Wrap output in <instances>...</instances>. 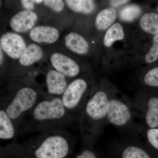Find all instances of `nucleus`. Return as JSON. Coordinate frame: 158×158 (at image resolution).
I'll list each match as a JSON object with an SVG mask.
<instances>
[{"label": "nucleus", "instance_id": "f257e3e1", "mask_svg": "<svg viewBox=\"0 0 158 158\" xmlns=\"http://www.w3.org/2000/svg\"><path fill=\"white\" fill-rule=\"evenodd\" d=\"M76 119L66 110L62 99L55 97L37 102L23 117L18 128L21 126L20 132L25 133L64 130Z\"/></svg>", "mask_w": 158, "mask_h": 158}, {"label": "nucleus", "instance_id": "f03ea898", "mask_svg": "<svg viewBox=\"0 0 158 158\" xmlns=\"http://www.w3.org/2000/svg\"><path fill=\"white\" fill-rule=\"evenodd\" d=\"M109 102L107 94L98 90L85 104L78 120L81 135L85 144H94L100 135L107 120Z\"/></svg>", "mask_w": 158, "mask_h": 158}, {"label": "nucleus", "instance_id": "7ed1b4c3", "mask_svg": "<svg viewBox=\"0 0 158 158\" xmlns=\"http://www.w3.org/2000/svg\"><path fill=\"white\" fill-rule=\"evenodd\" d=\"M75 141L64 130H50L29 138L21 147L32 150L35 158H65Z\"/></svg>", "mask_w": 158, "mask_h": 158}, {"label": "nucleus", "instance_id": "20e7f679", "mask_svg": "<svg viewBox=\"0 0 158 158\" xmlns=\"http://www.w3.org/2000/svg\"><path fill=\"white\" fill-rule=\"evenodd\" d=\"M37 98L36 90L29 87H24L18 90L11 101L2 105L1 108L6 111L17 129L23 117L37 103Z\"/></svg>", "mask_w": 158, "mask_h": 158}, {"label": "nucleus", "instance_id": "39448f33", "mask_svg": "<svg viewBox=\"0 0 158 158\" xmlns=\"http://www.w3.org/2000/svg\"><path fill=\"white\" fill-rule=\"evenodd\" d=\"M87 87V82L84 79L74 80L67 86L61 98L67 111L78 119L83 109L81 102Z\"/></svg>", "mask_w": 158, "mask_h": 158}, {"label": "nucleus", "instance_id": "423d86ee", "mask_svg": "<svg viewBox=\"0 0 158 158\" xmlns=\"http://www.w3.org/2000/svg\"><path fill=\"white\" fill-rule=\"evenodd\" d=\"M131 109L127 104L116 98L110 99L107 121L114 125L123 127L131 119Z\"/></svg>", "mask_w": 158, "mask_h": 158}, {"label": "nucleus", "instance_id": "0eeeda50", "mask_svg": "<svg viewBox=\"0 0 158 158\" xmlns=\"http://www.w3.org/2000/svg\"><path fill=\"white\" fill-rule=\"evenodd\" d=\"M1 47L9 57L14 59L20 58L26 48L24 40L19 34L7 33L0 40Z\"/></svg>", "mask_w": 158, "mask_h": 158}, {"label": "nucleus", "instance_id": "6e6552de", "mask_svg": "<svg viewBox=\"0 0 158 158\" xmlns=\"http://www.w3.org/2000/svg\"><path fill=\"white\" fill-rule=\"evenodd\" d=\"M50 59L54 68L65 77H72L76 76L80 72V68L76 62L63 54L54 53Z\"/></svg>", "mask_w": 158, "mask_h": 158}, {"label": "nucleus", "instance_id": "1a4fd4ad", "mask_svg": "<svg viewBox=\"0 0 158 158\" xmlns=\"http://www.w3.org/2000/svg\"><path fill=\"white\" fill-rule=\"evenodd\" d=\"M38 19L37 15L31 10H23L10 20L11 28L18 33H24L33 29Z\"/></svg>", "mask_w": 158, "mask_h": 158}, {"label": "nucleus", "instance_id": "9d476101", "mask_svg": "<svg viewBox=\"0 0 158 158\" xmlns=\"http://www.w3.org/2000/svg\"><path fill=\"white\" fill-rule=\"evenodd\" d=\"M18 134L17 128L6 111L0 109V140L1 142L15 144Z\"/></svg>", "mask_w": 158, "mask_h": 158}, {"label": "nucleus", "instance_id": "9b49d317", "mask_svg": "<svg viewBox=\"0 0 158 158\" xmlns=\"http://www.w3.org/2000/svg\"><path fill=\"white\" fill-rule=\"evenodd\" d=\"M30 37L36 42L52 44L58 40L59 34L58 30L53 27L38 26L31 30Z\"/></svg>", "mask_w": 158, "mask_h": 158}, {"label": "nucleus", "instance_id": "f8f14e48", "mask_svg": "<svg viewBox=\"0 0 158 158\" xmlns=\"http://www.w3.org/2000/svg\"><path fill=\"white\" fill-rule=\"evenodd\" d=\"M46 83L49 93L54 95L63 94L68 86L65 76L53 70L47 75Z\"/></svg>", "mask_w": 158, "mask_h": 158}, {"label": "nucleus", "instance_id": "ddd939ff", "mask_svg": "<svg viewBox=\"0 0 158 158\" xmlns=\"http://www.w3.org/2000/svg\"><path fill=\"white\" fill-rule=\"evenodd\" d=\"M65 40L66 47L74 52L81 55L88 52L89 49L88 42L77 33H69L65 37Z\"/></svg>", "mask_w": 158, "mask_h": 158}, {"label": "nucleus", "instance_id": "4468645a", "mask_svg": "<svg viewBox=\"0 0 158 158\" xmlns=\"http://www.w3.org/2000/svg\"><path fill=\"white\" fill-rule=\"evenodd\" d=\"M43 56L41 47L35 44L27 47L19 59L20 63L23 66H29L37 62Z\"/></svg>", "mask_w": 158, "mask_h": 158}, {"label": "nucleus", "instance_id": "2eb2a0df", "mask_svg": "<svg viewBox=\"0 0 158 158\" xmlns=\"http://www.w3.org/2000/svg\"><path fill=\"white\" fill-rule=\"evenodd\" d=\"M116 18V11L113 7L106 8L99 12L95 20V26L99 31H104L113 24Z\"/></svg>", "mask_w": 158, "mask_h": 158}, {"label": "nucleus", "instance_id": "dca6fc26", "mask_svg": "<svg viewBox=\"0 0 158 158\" xmlns=\"http://www.w3.org/2000/svg\"><path fill=\"white\" fill-rule=\"evenodd\" d=\"M145 119L150 128L158 127V98L153 97L148 102Z\"/></svg>", "mask_w": 158, "mask_h": 158}, {"label": "nucleus", "instance_id": "f3484780", "mask_svg": "<svg viewBox=\"0 0 158 158\" xmlns=\"http://www.w3.org/2000/svg\"><path fill=\"white\" fill-rule=\"evenodd\" d=\"M65 3L71 10L83 14H90L95 8L94 1L91 0H66Z\"/></svg>", "mask_w": 158, "mask_h": 158}, {"label": "nucleus", "instance_id": "a211bd4d", "mask_svg": "<svg viewBox=\"0 0 158 158\" xmlns=\"http://www.w3.org/2000/svg\"><path fill=\"white\" fill-rule=\"evenodd\" d=\"M141 28L144 32L152 35L158 34V14L148 13L144 14L140 21Z\"/></svg>", "mask_w": 158, "mask_h": 158}, {"label": "nucleus", "instance_id": "6ab92c4d", "mask_svg": "<svg viewBox=\"0 0 158 158\" xmlns=\"http://www.w3.org/2000/svg\"><path fill=\"white\" fill-rule=\"evenodd\" d=\"M124 37L123 27L120 24L116 23L108 29L104 38V44L110 47L116 40H121Z\"/></svg>", "mask_w": 158, "mask_h": 158}, {"label": "nucleus", "instance_id": "aec40b11", "mask_svg": "<svg viewBox=\"0 0 158 158\" xmlns=\"http://www.w3.org/2000/svg\"><path fill=\"white\" fill-rule=\"evenodd\" d=\"M141 11V8L137 5H130L126 6L121 10L119 16L121 19L124 21H132L140 15Z\"/></svg>", "mask_w": 158, "mask_h": 158}, {"label": "nucleus", "instance_id": "412c9836", "mask_svg": "<svg viewBox=\"0 0 158 158\" xmlns=\"http://www.w3.org/2000/svg\"><path fill=\"white\" fill-rule=\"evenodd\" d=\"M122 158H151L145 151L138 146L131 145L125 148Z\"/></svg>", "mask_w": 158, "mask_h": 158}, {"label": "nucleus", "instance_id": "4be33fe9", "mask_svg": "<svg viewBox=\"0 0 158 158\" xmlns=\"http://www.w3.org/2000/svg\"><path fill=\"white\" fill-rule=\"evenodd\" d=\"M158 59V34L153 39V44L145 56V60L148 63L155 62Z\"/></svg>", "mask_w": 158, "mask_h": 158}, {"label": "nucleus", "instance_id": "5701e85b", "mask_svg": "<svg viewBox=\"0 0 158 158\" xmlns=\"http://www.w3.org/2000/svg\"><path fill=\"white\" fill-rule=\"evenodd\" d=\"M144 81L148 86L158 87V67L151 69L146 73Z\"/></svg>", "mask_w": 158, "mask_h": 158}, {"label": "nucleus", "instance_id": "b1692460", "mask_svg": "<svg viewBox=\"0 0 158 158\" xmlns=\"http://www.w3.org/2000/svg\"><path fill=\"white\" fill-rule=\"evenodd\" d=\"M43 2L45 6L56 12L62 11L65 6V2L62 0H45Z\"/></svg>", "mask_w": 158, "mask_h": 158}, {"label": "nucleus", "instance_id": "393cba45", "mask_svg": "<svg viewBox=\"0 0 158 158\" xmlns=\"http://www.w3.org/2000/svg\"><path fill=\"white\" fill-rule=\"evenodd\" d=\"M147 137L150 144L158 150V128H150L148 130Z\"/></svg>", "mask_w": 158, "mask_h": 158}, {"label": "nucleus", "instance_id": "a878e982", "mask_svg": "<svg viewBox=\"0 0 158 158\" xmlns=\"http://www.w3.org/2000/svg\"><path fill=\"white\" fill-rule=\"evenodd\" d=\"M76 158H97L96 155L90 149H85L77 156Z\"/></svg>", "mask_w": 158, "mask_h": 158}, {"label": "nucleus", "instance_id": "bb28decb", "mask_svg": "<svg viewBox=\"0 0 158 158\" xmlns=\"http://www.w3.org/2000/svg\"><path fill=\"white\" fill-rule=\"evenodd\" d=\"M21 3L23 7L27 10H33L34 8V2L33 1H28V0H22L21 1Z\"/></svg>", "mask_w": 158, "mask_h": 158}, {"label": "nucleus", "instance_id": "cd10ccee", "mask_svg": "<svg viewBox=\"0 0 158 158\" xmlns=\"http://www.w3.org/2000/svg\"><path fill=\"white\" fill-rule=\"evenodd\" d=\"M129 2V1H125V0H123V1H111L110 2V4L111 6H114V7H117V6H120V5H123V4H125V3L128 2Z\"/></svg>", "mask_w": 158, "mask_h": 158}, {"label": "nucleus", "instance_id": "c85d7f7f", "mask_svg": "<svg viewBox=\"0 0 158 158\" xmlns=\"http://www.w3.org/2000/svg\"><path fill=\"white\" fill-rule=\"evenodd\" d=\"M34 3H37V4H40V3L43 2H44V1H40V0H34V1H33Z\"/></svg>", "mask_w": 158, "mask_h": 158}, {"label": "nucleus", "instance_id": "c756f323", "mask_svg": "<svg viewBox=\"0 0 158 158\" xmlns=\"http://www.w3.org/2000/svg\"><path fill=\"white\" fill-rule=\"evenodd\" d=\"M1 64H2V59H3V54L2 52V48L1 47Z\"/></svg>", "mask_w": 158, "mask_h": 158}, {"label": "nucleus", "instance_id": "7c9ffc66", "mask_svg": "<svg viewBox=\"0 0 158 158\" xmlns=\"http://www.w3.org/2000/svg\"></svg>", "mask_w": 158, "mask_h": 158}]
</instances>
